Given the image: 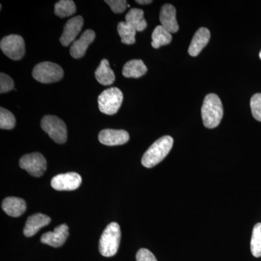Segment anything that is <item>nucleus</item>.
<instances>
[{
	"label": "nucleus",
	"instance_id": "1",
	"mask_svg": "<svg viewBox=\"0 0 261 261\" xmlns=\"http://www.w3.org/2000/svg\"><path fill=\"white\" fill-rule=\"evenodd\" d=\"M224 116L222 102L216 94H209L205 97L202 107V118L204 126L214 128L221 123Z\"/></svg>",
	"mask_w": 261,
	"mask_h": 261
},
{
	"label": "nucleus",
	"instance_id": "2",
	"mask_svg": "<svg viewBox=\"0 0 261 261\" xmlns=\"http://www.w3.org/2000/svg\"><path fill=\"white\" fill-rule=\"evenodd\" d=\"M173 145V140L170 136H164L159 139L144 154L142 164L146 168H153L168 155Z\"/></svg>",
	"mask_w": 261,
	"mask_h": 261
},
{
	"label": "nucleus",
	"instance_id": "3",
	"mask_svg": "<svg viewBox=\"0 0 261 261\" xmlns=\"http://www.w3.org/2000/svg\"><path fill=\"white\" fill-rule=\"evenodd\" d=\"M121 228L116 222L111 223L103 231L99 243V250L105 257H112L118 252L121 241Z\"/></svg>",
	"mask_w": 261,
	"mask_h": 261
},
{
	"label": "nucleus",
	"instance_id": "4",
	"mask_svg": "<svg viewBox=\"0 0 261 261\" xmlns=\"http://www.w3.org/2000/svg\"><path fill=\"white\" fill-rule=\"evenodd\" d=\"M34 80L42 84L59 82L63 79L64 72L59 65L51 62H43L34 67L32 72Z\"/></svg>",
	"mask_w": 261,
	"mask_h": 261
},
{
	"label": "nucleus",
	"instance_id": "5",
	"mask_svg": "<svg viewBox=\"0 0 261 261\" xmlns=\"http://www.w3.org/2000/svg\"><path fill=\"white\" fill-rule=\"evenodd\" d=\"M123 93L119 89L112 87L103 91L98 97L99 111L106 115L116 114L123 102Z\"/></svg>",
	"mask_w": 261,
	"mask_h": 261
},
{
	"label": "nucleus",
	"instance_id": "6",
	"mask_svg": "<svg viewBox=\"0 0 261 261\" xmlns=\"http://www.w3.org/2000/svg\"><path fill=\"white\" fill-rule=\"evenodd\" d=\"M41 127L51 140L58 144H64L67 140L66 125L56 116H45L41 122Z\"/></svg>",
	"mask_w": 261,
	"mask_h": 261
},
{
	"label": "nucleus",
	"instance_id": "7",
	"mask_svg": "<svg viewBox=\"0 0 261 261\" xmlns=\"http://www.w3.org/2000/svg\"><path fill=\"white\" fill-rule=\"evenodd\" d=\"M0 47L5 56L13 61H19L25 55V42L23 37L16 34L3 38L0 42Z\"/></svg>",
	"mask_w": 261,
	"mask_h": 261
},
{
	"label": "nucleus",
	"instance_id": "8",
	"mask_svg": "<svg viewBox=\"0 0 261 261\" xmlns=\"http://www.w3.org/2000/svg\"><path fill=\"white\" fill-rule=\"evenodd\" d=\"M20 166L34 177H40L47 169V161L39 152L27 154L20 159Z\"/></svg>",
	"mask_w": 261,
	"mask_h": 261
},
{
	"label": "nucleus",
	"instance_id": "9",
	"mask_svg": "<svg viewBox=\"0 0 261 261\" xmlns=\"http://www.w3.org/2000/svg\"><path fill=\"white\" fill-rule=\"evenodd\" d=\"M82 181V177L79 173H62L53 178L51 186L58 191H73L80 187Z\"/></svg>",
	"mask_w": 261,
	"mask_h": 261
},
{
	"label": "nucleus",
	"instance_id": "10",
	"mask_svg": "<svg viewBox=\"0 0 261 261\" xmlns=\"http://www.w3.org/2000/svg\"><path fill=\"white\" fill-rule=\"evenodd\" d=\"M84 25V19L82 16H75L70 19L65 23L63 33L60 38L62 45L68 47L71 43L75 42V39L82 31Z\"/></svg>",
	"mask_w": 261,
	"mask_h": 261
},
{
	"label": "nucleus",
	"instance_id": "11",
	"mask_svg": "<svg viewBox=\"0 0 261 261\" xmlns=\"http://www.w3.org/2000/svg\"><path fill=\"white\" fill-rule=\"evenodd\" d=\"M98 139L102 145H122L129 140V135L125 130L104 129L99 132Z\"/></svg>",
	"mask_w": 261,
	"mask_h": 261
},
{
	"label": "nucleus",
	"instance_id": "12",
	"mask_svg": "<svg viewBox=\"0 0 261 261\" xmlns=\"http://www.w3.org/2000/svg\"><path fill=\"white\" fill-rule=\"evenodd\" d=\"M68 236V226L61 224L57 226L54 231L44 233L41 238V243L53 247H60L65 243Z\"/></svg>",
	"mask_w": 261,
	"mask_h": 261
},
{
	"label": "nucleus",
	"instance_id": "13",
	"mask_svg": "<svg viewBox=\"0 0 261 261\" xmlns=\"http://www.w3.org/2000/svg\"><path fill=\"white\" fill-rule=\"evenodd\" d=\"M95 37V33L94 31L90 29L86 30L80 39L75 40L72 44L70 49V56L75 59H80L84 57L87 48L93 42Z\"/></svg>",
	"mask_w": 261,
	"mask_h": 261
},
{
	"label": "nucleus",
	"instance_id": "14",
	"mask_svg": "<svg viewBox=\"0 0 261 261\" xmlns=\"http://www.w3.org/2000/svg\"><path fill=\"white\" fill-rule=\"evenodd\" d=\"M160 21L161 25L171 34L178 32L179 27L176 20V8L173 5L171 4L163 5L160 13Z\"/></svg>",
	"mask_w": 261,
	"mask_h": 261
},
{
	"label": "nucleus",
	"instance_id": "15",
	"mask_svg": "<svg viewBox=\"0 0 261 261\" xmlns=\"http://www.w3.org/2000/svg\"><path fill=\"white\" fill-rule=\"evenodd\" d=\"M50 221L51 219L49 216L42 214H36L29 216L24 227V235L27 238L34 236L40 228L47 226Z\"/></svg>",
	"mask_w": 261,
	"mask_h": 261
},
{
	"label": "nucleus",
	"instance_id": "16",
	"mask_svg": "<svg viewBox=\"0 0 261 261\" xmlns=\"http://www.w3.org/2000/svg\"><path fill=\"white\" fill-rule=\"evenodd\" d=\"M210 38L211 33L208 29L204 27L199 29L192 38L191 44L189 47V54L192 57L198 56L209 42Z\"/></svg>",
	"mask_w": 261,
	"mask_h": 261
},
{
	"label": "nucleus",
	"instance_id": "17",
	"mask_svg": "<svg viewBox=\"0 0 261 261\" xmlns=\"http://www.w3.org/2000/svg\"><path fill=\"white\" fill-rule=\"evenodd\" d=\"M2 207L8 216L19 217L27 210V203L22 198L9 197L3 200Z\"/></svg>",
	"mask_w": 261,
	"mask_h": 261
},
{
	"label": "nucleus",
	"instance_id": "18",
	"mask_svg": "<svg viewBox=\"0 0 261 261\" xmlns=\"http://www.w3.org/2000/svg\"><path fill=\"white\" fill-rule=\"evenodd\" d=\"M147 72V68L143 61L141 60H132L124 65L122 73L126 78L138 79L143 76Z\"/></svg>",
	"mask_w": 261,
	"mask_h": 261
},
{
	"label": "nucleus",
	"instance_id": "19",
	"mask_svg": "<svg viewBox=\"0 0 261 261\" xmlns=\"http://www.w3.org/2000/svg\"><path fill=\"white\" fill-rule=\"evenodd\" d=\"M96 80L99 84L104 86L111 85L116 80L114 72L110 67L109 61L102 60L100 64L95 71Z\"/></svg>",
	"mask_w": 261,
	"mask_h": 261
},
{
	"label": "nucleus",
	"instance_id": "20",
	"mask_svg": "<svg viewBox=\"0 0 261 261\" xmlns=\"http://www.w3.org/2000/svg\"><path fill=\"white\" fill-rule=\"evenodd\" d=\"M126 22L139 32H143L147 27V21L144 18L143 10L137 8H132L127 13Z\"/></svg>",
	"mask_w": 261,
	"mask_h": 261
},
{
	"label": "nucleus",
	"instance_id": "21",
	"mask_svg": "<svg viewBox=\"0 0 261 261\" xmlns=\"http://www.w3.org/2000/svg\"><path fill=\"white\" fill-rule=\"evenodd\" d=\"M152 47L159 49L163 46L169 44L172 41V36L162 25H158L152 32Z\"/></svg>",
	"mask_w": 261,
	"mask_h": 261
},
{
	"label": "nucleus",
	"instance_id": "22",
	"mask_svg": "<svg viewBox=\"0 0 261 261\" xmlns=\"http://www.w3.org/2000/svg\"><path fill=\"white\" fill-rule=\"evenodd\" d=\"M118 32L121 38L122 43L128 45L135 44L137 31L130 24L126 21L120 22L118 25Z\"/></svg>",
	"mask_w": 261,
	"mask_h": 261
},
{
	"label": "nucleus",
	"instance_id": "23",
	"mask_svg": "<svg viewBox=\"0 0 261 261\" xmlns=\"http://www.w3.org/2000/svg\"><path fill=\"white\" fill-rule=\"evenodd\" d=\"M75 11L76 7L74 2L70 0H61L55 5V13L61 18L71 16Z\"/></svg>",
	"mask_w": 261,
	"mask_h": 261
},
{
	"label": "nucleus",
	"instance_id": "24",
	"mask_svg": "<svg viewBox=\"0 0 261 261\" xmlns=\"http://www.w3.org/2000/svg\"><path fill=\"white\" fill-rule=\"evenodd\" d=\"M250 250L254 257H261V223L255 224L252 230Z\"/></svg>",
	"mask_w": 261,
	"mask_h": 261
},
{
	"label": "nucleus",
	"instance_id": "25",
	"mask_svg": "<svg viewBox=\"0 0 261 261\" xmlns=\"http://www.w3.org/2000/svg\"><path fill=\"white\" fill-rule=\"evenodd\" d=\"M15 118L13 113L5 108H0V128L10 130L14 128Z\"/></svg>",
	"mask_w": 261,
	"mask_h": 261
},
{
	"label": "nucleus",
	"instance_id": "26",
	"mask_svg": "<svg viewBox=\"0 0 261 261\" xmlns=\"http://www.w3.org/2000/svg\"><path fill=\"white\" fill-rule=\"evenodd\" d=\"M250 108H251L252 116L257 121L261 122V94H254L250 99Z\"/></svg>",
	"mask_w": 261,
	"mask_h": 261
},
{
	"label": "nucleus",
	"instance_id": "27",
	"mask_svg": "<svg viewBox=\"0 0 261 261\" xmlns=\"http://www.w3.org/2000/svg\"><path fill=\"white\" fill-rule=\"evenodd\" d=\"M14 88V82L5 73L0 74V92L1 94L6 93Z\"/></svg>",
	"mask_w": 261,
	"mask_h": 261
},
{
	"label": "nucleus",
	"instance_id": "28",
	"mask_svg": "<svg viewBox=\"0 0 261 261\" xmlns=\"http://www.w3.org/2000/svg\"><path fill=\"white\" fill-rule=\"evenodd\" d=\"M105 3H107L113 13L116 14L123 13L128 7L127 2L125 0H106Z\"/></svg>",
	"mask_w": 261,
	"mask_h": 261
},
{
	"label": "nucleus",
	"instance_id": "29",
	"mask_svg": "<svg viewBox=\"0 0 261 261\" xmlns=\"http://www.w3.org/2000/svg\"><path fill=\"white\" fill-rule=\"evenodd\" d=\"M137 261H158L152 252L145 248H142L136 255Z\"/></svg>",
	"mask_w": 261,
	"mask_h": 261
},
{
	"label": "nucleus",
	"instance_id": "30",
	"mask_svg": "<svg viewBox=\"0 0 261 261\" xmlns=\"http://www.w3.org/2000/svg\"><path fill=\"white\" fill-rule=\"evenodd\" d=\"M136 2L140 5H149L152 3V0H137Z\"/></svg>",
	"mask_w": 261,
	"mask_h": 261
},
{
	"label": "nucleus",
	"instance_id": "31",
	"mask_svg": "<svg viewBox=\"0 0 261 261\" xmlns=\"http://www.w3.org/2000/svg\"><path fill=\"white\" fill-rule=\"evenodd\" d=\"M259 57H260V60H261V50L260 51V54H259Z\"/></svg>",
	"mask_w": 261,
	"mask_h": 261
}]
</instances>
